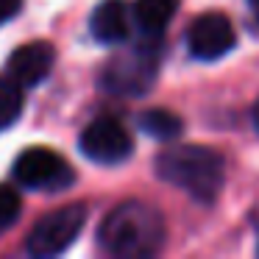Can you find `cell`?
Returning a JSON list of instances; mask_svg holds the SVG:
<instances>
[{
  "instance_id": "obj_1",
  "label": "cell",
  "mask_w": 259,
  "mask_h": 259,
  "mask_svg": "<svg viewBox=\"0 0 259 259\" xmlns=\"http://www.w3.org/2000/svg\"><path fill=\"white\" fill-rule=\"evenodd\" d=\"M98 242L106 253L123 259L151 256L164 242V220L156 206L142 201H125L103 218Z\"/></svg>"
},
{
  "instance_id": "obj_2",
  "label": "cell",
  "mask_w": 259,
  "mask_h": 259,
  "mask_svg": "<svg viewBox=\"0 0 259 259\" xmlns=\"http://www.w3.org/2000/svg\"><path fill=\"white\" fill-rule=\"evenodd\" d=\"M156 176L179 187L198 203H212L226 179V159L206 145H179L167 148L153 162Z\"/></svg>"
},
{
  "instance_id": "obj_3",
  "label": "cell",
  "mask_w": 259,
  "mask_h": 259,
  "mask_svg": "<svg viewBox=\"0 0 259 259\" xmlns=\"http://www.w3.org/2000/svg\"><path fill=\"white\" fill-rule=\"evenodd\" d=\"M159 75V51L151 45L120 51L103 64L98 84L109 95L140 98L153 90V81Z\"/></svg>"
},
{
  "instance_id": "obj_4",
  "label": "cell",
  "mask_w": 259,
  "mask_h": 259,
  "mask_svg": "<svg viewBox=\"0 0 259 259\" xmlns=\"http://www.w3.org/2000/svg\"><path fill=\"white\" fill-rule=\"evenodd\" d=\"M87 223V206L84 203H67V206H59L53 212L42 214L34 223V229L28 231V240L25 248L34 256H56V253L67 251L75 242V237L81 234Z\"/></svg>"
},
{
  "instance_id": "obj_5",
  "label": "cell",
  "mask_w": 259,
  "mask_h": 259,
  "mask_svg": "<svg viewBox=\"0 0 259 259\" xmlns=\"http://www.w3.org/2000/svg\"><path fill=\"white\" fill-rule=\"evenodd\" d=\"M14 179L28 190L59 192L75 181V173L64 156L51 148H25L14 159Z\"/></svg>"
},
{
  "instance_id": "obj_6",
  "label": "cell",
  "mask_w": 259,
  "mask_h": 259,
  "mask_svg": "<svg viewBox=\"0 0 259 259\" xmlns=\"http://www.w3.org/2000/svg\"><path fill=\"white\" fill-rule=\"evenodd\" d=\"M81 153L98 164H120L131 156L134 142L117 117H98L81 131Z\"/></svg>"
},
{
  "instance_id": "obj_7",
  "label": "cell",
  "mask_w": 259,
  "mask_h": 259,
  "mask_svg": "<svg viewBox=\"0 0 259 259\" xmlns=\"http://www.w3.org/2000/svg\"><path fill=\"white\" fill-rule=\"evenodd\" d=\"M234 45H237L234 25L223 14L206 12L190 23L187 48H190L192 59H198V62H214V59L226 56Z\"/></svg>"
},
{
  "instance_id": "obj_8",
  "label": "cell",
  "mask_w": 259,
  "mask_h": 259,
  "mask_svg": "<svg viewBox=\"0 0 259 259\" xmlns=\"http://www.w3.org/2000/svg\"><path fill=\"white\" fill-rule=\"evenodd\" d=\"M56 64V51L51 42H25L9 56V73L23 87H36L48 78Z\"/></svg>"
},
{
  "instance_id": "obj_9",
  "label": "cell",
  "mask_w": 259,
  "mask_h": 259,
  "mask_svg": "<svg viewBox=\"0 0 259 259\" xmlns=\"http://www.w3.org/2000/svg\"><path fill=\"white\" fill-rule=\"evenodd\" d=\"M131 9L125 0H101L90 17V31L101 45H120L128 39Z\"/></svg>"
},
{
  "instance_id": "obj_10",
  "label": "cell",
  "mask_w": 259,
  "mask_h": 259,
  "mask_svg": "<svg viewBox=\"0 0 259 259\" xmlns=\"http://www.w3.org/2000/svg\"><path fill=\"white\" fill-rule=\"evenodd\" d=\"M181 0H137L134 6V20L140 25V31L148 39H156L164 28L170 25L173 14L179 12Z\"/></svg>"
},
{
  "instance_id": "obj_11",
  "label": "cell",
  "mask_w": 259,
  "mask_h": 259,
  "mask_svg": "<svg viewBox=\"0 0 259 259\" xmlns=\"http://www.w3.org/2000/svg\"><path fill=\"white\" fill-rule=\"evenodd\" d=\"M140 128L148 137L164 142V140H176L184 131V123H181L179 114L167 112V109H148V112L140 114Z\"/></svg>"
},
{
  "instance_id": "obj_12",
  "label": "cell",
  "mask_w": 259,
  "mask_h": 259,
  "mask_svg": "<svg viewBox=\"0 0 259 259\" xmlns=\"http://www.w3.org/2000/svg\"><path fill=\"white\" fill-rule=\"evenodd\" d=\"M23 112V84L17 78L0 75V131L14 125V120Z\"/></svg>"
},
{
  "instance_id": "obj_13",
  "label": "cell",
  "mask_w": 259,
  "mask_h": 259,
  "mask_svg": "<svg viewBox=\"0 0 259 259\" xmlns=\"http://www.w3.org/2000/svg\"><path fill=\"white\" fill-rule=\"evenodd\" d=\"M20 209H23V201H20L17 190L9 184H0V231L9 229L20 218Z\"/></svg>"
},
{
  "instance_id": "obj_14",
  "label": "cell",
  "mask_w": 259,
  "mask_h": 259,
  "mask_svg": "<svg viewBox=\"0 0 259 259\" xmlns=\"http://www.w3.org/2000/svg\"><path fill=\"white\" fill-rule=\"evenodd\" d=\"M20 9H23V0H0V25L9 23Z\"/></svg>"
},
{
  "instance_id": "obj_15",
  "label": "cell",
  "mask_w": 259,
  "mask_h": 259,
  "mask_svg": "<svg viewBox=\"0 0 259 259\" xmlns=\"http://www.w3.org/2000/svg\"><path fill=\"white\" fill-rule=\"evenodd\" d=\"M248 6H251V14H253V23L259 25V0H248Z\"/></svg>"
},
{
  "instance_id": "obj_16",
  "label": "cell",
  "mask_w": 259,
  "mask_h": 259,
  "mask_svg": "<svg viewBox=\"0 0 259 259\" xmlns=\"http://www.w3.org/2000/svg\"><path fill=\"white\" fill-rule=\"evenodd\" d=\"M253 125H256V131H259V101H256V106H253Z\"/></svg>"
}]
</instances>
